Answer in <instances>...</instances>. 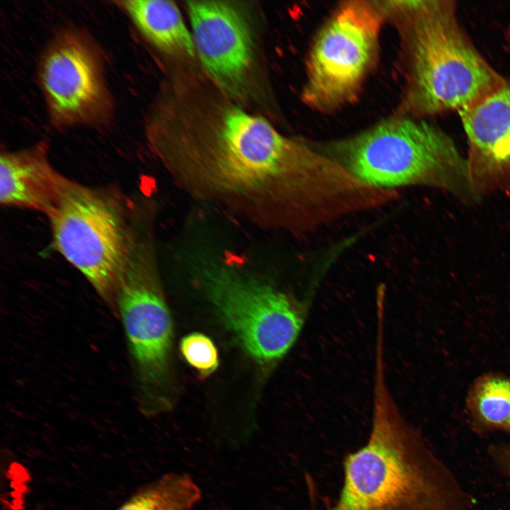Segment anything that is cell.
<instances>
[{
	"mask_svg": "<svg viewBox=\"0 0 510 510\" xmlns=\"http://www.w3.org/2000/svg\"><path fill=\"white\" fill-rule=\"evenodd\" d=\"M216 130L166 137L155 154L187 196L261 229L302 234L353 214L362 186L341 166L231 107Z\"/></svg>",
	"mask_w": 510,
	"mask_h": 510,
	"instance_id": "1",
	"label": "cell"
},
{
	"mask_svg": "<svg viewBox=\"0 0 510 510\" xmlns=\"http://www.w3.org/2000/svg\"><path fill=\"white\" fill-rule=\"evenodd\" d=\"M373 405L367 441L345 455L327 510H470V494L402 415L382 368L375 370Z\"/></svg>",
	"mask_w": 510,
	"mask_h": 510,
	"instance_id": "2",
	"label": "cell"
},
{
	"mask_svg": "<svg viewBox=\"0 0 510 510\" xmlns=\"http://www.w3.org/2000/svg\"><path fill=\"white\" fill-rule=\"evenodd\" d=\"M322 152L374 188L427 186L464 198L475 195L467 159L446 132L423 120H388Z\"/></svg>",
	"mask_w": 510,
	"mask_h": 510,
	"instance_id": "3",
	"label": "cell"
},
{
	"mask_svg": "<svg viewBox=\"0 0 510 510\" xmlns=\"http://www.w3.org/2000/svg\"><path fill=\"white\" fill-rule=\"evenodd\" d=\"M455 1H417L411 17L408 108L415 115L460 110L497 90L504 77L458 21Z\"/></svg>",
	"mask_w": 510,
	"mask_h": 510,
	"instance_id": "4",
	"label": "cell"
},
{
	"mask_svg": "<svg viewBox=\"0 0 510 510\" xmlns=\"http://www.w3.org/2000/svg\"><path fill=\"white\" fill-rule=\"evenodd\" d=\"M47 217L55 249L118 317L119 286L138 237L121 199L73 181Z\"/></svg>",
	"mask_w": 510,
	"mask_h": 510,
	"instance_id": "5",
	"label": "cell"
},
{
	"mask_svg": "<svg viewBox=\"0 0 510 510\" xmlns=\"http://www.w3.org/2000/svg\"><path fill=\"white\" fill-rule=\"evenodd\" d=\"M193 279L244 349L263 363L283 358L295 342L306 310L297 300L227 259L205 255Z\"/></svg>",
	"mask_w": 510,
	"mask_h": 510,
	"instance_id": "6",
	"label": "cell"
},
{
	"mask_svg": "<svg viewBox=\"0 0 510 510\" xmlns=\"http://www.w3.org/2000/svg\"><path fill=\"white\" fill-rule=\"evenodd\" d=\"M138 404L144 414L164 408L173 326L152 240L139 234L117 295Z\"/></svg>",
	"mask_w": 510,
	"mask_h": 510,
	"instance_id": "7",
	"label": "cell"
},
{
	"mask_svg": "<svg viewBox=\"0 0 510 510\" xmlns=\"http://www.w3.org/2000/svg\"><path fill=\"white\" fill-rule=\"evenodd\" d=\"M381 23L380 13L365 2H350L334 12L310 52L307 103L329 110L356 94L376 58Z\"/></svg>",
	"mask_w": 510,
	"mask_h": 510,
	"instance_id": "8",
	"label": "cell"
},
{
	"mask_svg": "<svg viewBox=\"0 0 510 510\" xmlns=\"http://www.w3.org/2000/svg\"><path fill=\"white\" fill-rule=\"evenodd\" d=\"M38 80L56 128L103 125L111 118L102 58L85 34L74 29L57 34L42 56Z\"/></svg>",
	"mask_w": 510,
	"mask_h": 510,
	"instance_id": "9",
	"label": "cell"
},
{
	"mask_svg": "<svg viewBox=\"0 0 510 510\" xmlns=\"http://www.w3.org/2000/svg\"><path fill=\"white\" fill-rule=\"evenodd\" d=\"M187 8L196 51L222 91L240 94L253 61V41L242 14L225 1H191Z\"/></svg>",
	"mask_w": 510,
	"mask_h": 510,
	"instance_id": "10",
	"label": "cell"
},
{
	"mask_svg": "<svg viewBox=\"0 0 510 510\" xmlns=\"http://www.w3.org/2000/svg\"><path fill=\"white\" fill-rule=\"evenodd\" d=\"M467 135V162L474 194L510 186V79L459 112Z\"/></svg>",
	"mask_w": 510,
	"mask_h": 510,
	"instance_id": "11",
	"label": "cell"
},
{
	"mask_svg": "<svg viewBox=\"0 0 510 510\" xmlns=\"http://www.w3.org/2000/svg\"><path fill=\"white\" fill-rule=\"evenodd\" d=\"M73 181L59 172L43 142L0 157V203L50 215Z\"/></svg>",
	"mask_w": 510,
	"mask_h": 510,
	"instance_id": "12",
	"label": "cell"
},
{
	"mask_svg": "<svg viewBox=\"0 0 510 510\" xmlns=\"http://www.w3.org/2000/svg\"><path fill=\"white\" fill-rule=\"evenodd\" d=\"M136 28L155 47L166 53L192 57L196 52L191 33L171 1H114Z\"/></svg>",
	"mask_w": 510,
	"mask_h": 510,
	"instance_id": "13",
	"label": "cell"
},
{
	"mask_svg": "<svg viewBox=\"0 0 510 510\" xmlns=\"http://www.w3.org/2000/svg\"><path fill=\"white\" fill-rule=\"evenodd\" d=\"M465 402L476 428L510 436V376L499 372L482 374L470 385Z\"/></svg>",
	"mask_w": 510,
	"mask_h": 510,
	"instance_id": "14",
	"label": "cell"
},
{
	"mask_svg": "<svg viewBox=\"0 0 510 510\" xmlns=\"http://www.w3.org/2000/svg\"><path fill=\"white\" fill-rule=\"evenodd\" d=\"M201 497L191 476L169 472L140 488L115 510H191Z\"/></svg>",
	"mask_w": 510,
	"mask_h": 510,
	"instance_id": "15",
	"label": "cell"
},
{
	"mask_svg": "<svg viewBox=\"0 0 510 510\" xmlns=\"http://www.w3.org/2000/svg\"><path fill=\"white\" fill-rule=\"evenodd\" d=\"M186 361L202 375H208L218 366V353L212 340L200 333L184 336L180 345Z\"/></svg>",
	"mask_w": 510,
	"mask_h": 510,
	"instance_id": "16",
	"label": "cell"
},
{
	"mask_svg": "<svg viewBox=\"0 0 510 510\" xmlns=\"http://www.w3.org/2000/svg\"><path fill=\"white\" fill-rule=\"evenodd\" d=\"M490 454L504 473L510 478V441L494 446Z\"/></svg>",
	"mask_w": 510,
	"mask_h": 510,
	"instance_id": "17",
	"label": "cell"
}]
</instances>
